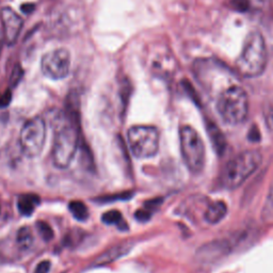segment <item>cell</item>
<instances>
[{
  "label": "cell",
  "mask_w": 273,
  "mask_h": 273,
  "mask_svg": "<svg viewBox=\"0 0 273 273\" xmlns=\"http://www.w3.org/2000/svg\"><path fill=\"white\" fill-rule=\"evenodd\" d=\"M57 119L53 161L57 168L66 169L78 149L79 115L74 108H70L66 113H59Z\"/></svg>",
  "instance_id": "1"
},
{
  "label": "cell",
  "mask_w": 273,
  "mask_h": 273,
  "mask_svg": "<svg viewBox=\"0 0 273 273\" xmlns=\"http://www.w3.org/2000/svg\"><path fill=\"white\" fill-rule=\"evenodd\" d=\"M262 162L261 153L257 150L244 151L230 159L220 174V185L228 190L240 187Z\"/></svg>",
  "instance_id": "2"
},
{
  "label": "cell",
  "mask_w": 273,
  "mask_h": 273,
  "mask_svg": "<svg viewBox=\"0 0 273 273\" xmlns=\"http://www.w3.org/2000/svg\"><path fill=\"white\" fill-rule=\"evenodd\" d=\"M266 43L259 32H252L246 38L242 53L237 60V68L244 77H257L266 70L267 65Z\"/></svg>",
  "instance_id": "3"
},
{
  "label": "cell",
  "mask_w": 273,
  "mask_h": 273,
  "mask_svg": "<svg viewBox=\"0 0 273 273\" xmlns=\"http://www.w3.org/2000/svg\"><path fill=\"white\" fill-rule=\"evenodd\" d=\"M217 111L227 125L243 123L249 114V97L239 85H232L220 94L217 100Z\"/></svg>",
  "instance_id": "4"
},
{
  "label": "cell",
  "mask_w": 273,
  "mask_h": 273,
  "mask_svg": "<svg viewBox=\"0 0 273 273\" xmlns=\"http://www.w3.org/2000/svg\"><path fill=\"white\" fill-rule=\"evenodd\" d=\"M179 144L186 167L193 174L202 172L205 166V147L199 132L189 125L179 129Z\"/></svg>",
  "instance_id": "5"
},
{
  "label": "cell",
  "mask_w": 273,
  "mask_h": 273,
  "mask_svg": "<svg viewBox=\"0 0 273 273\" xmlns=\"http://www.w3.org/2000/svg\"><path fill=\"white\" fill-rule=\"evenodd\" d=\"M128 143L135 158H152L159 150V131L154 126H133L128 130Z\"/></svg>",
  "instance_id": "6"
},
{
  "label": "cell",
  "mask_w": 273,
  "mask_h": 273,
  "mask_svg": "<svg viewBox=\"0 0 273 273\" xmlns=\"http://www.w3.org/2000/svg\"><path fill=\"white\" fill-rule=\"evenodd\" d=\"M46 140V125L42 117H33L25 123L21 131V147L28 158L38 157Z\"/></svg>",
  "instance_id": "7"
},
{
  "label": "cell",
  "mask_w": 273,
  "mask_h": 273,
  "mask_svg": "<svg viewBox=\"0 0 273 273\" xmlns=\"http://www.w3.org/2000/svg\"><path fill=\"white\" fill-rule=\"evenodd\" d=\"M70 67L71 55L64 48L49 51L42 58V72L48 78L55 80L65 78L70 72Z\"/></svg>",
  "instance_id": "8"
},
{
  "label": "cell",
  "mask_w": 273,
  "mask_h": 273,
  "mask_svg": "<svg viewBox=\"0 0 273 273\" xmlns=\"http://www.w3.org/2000/svg\"><path fill=\"white\" fill-rule=\"evenodd\" d=\"M0 19H2L4 27L5 40L9 45H12L19 38L21 30L23 28L22 17L13 11L11 8H4L0 12Z\"/></svg>",
  "instance_id": "9"
},
{
  "label": "cell",
  "mask_w": 273,
  "mask_h": 273,
  "mask_svg": "<svg viewBox=\"0 0 273 273\" xmlns=\"http://www.w3.org/2000/svg\"><path fill=\"white\" fill-rule=\"evenodd\" d=\"M232 246L233 243L230 242V240L219 239V240H213L202 245L196 255H198V258L201 261H215L217 259L223 258L225 255L229 254L232 251Z\"/></svg>",
  "instance_id": "10"
},
{
  "label": "cell",
  "mask_w": 273,
  "mask_h": 273,
  "mask_svg": "<svg viewBox=\"0 0 273 273\" xmlns=\"http://www.w3.org/2000/svg\"><path fill=\"white\" fill-rule=\"evenodd\" d=\"M131 247H132L131 242H122L111 246L109 250L98 256L95 261H94V266H105V264H108L118 258H121L130 251Z\"/></svg>",
  "instance_id": "11"
},
{
  "label": "cell",
  "mask_w": 273,
  "mask_h": 273,
  "mask_svg": "<svg viewBox=\"0 0 273 273\" xmlns=\"http://www.w3.org/2000/svg\"><path fill=\"white\" fill-rule=\"evenodd\" d=\"M227 213V206L224 202L215 201L205 209L204 219L208 224H217L223 220Z\"/></svg>",
  "instance_id": "12"
},
{
  "label": "cell",
  "mask_w": 273,
  "mask_h": 273,
  "mask_svg": "<svg viewBox=\"0 0 273 273\" xmlns=\"http://www.w3.org/2000/svg\"><path fill=\"white\" fill-rule=\"evenodd\" d=\"M206 129L208 132L209 139L211 141L212 148L215 149L216 153L219 156H223L226 151V145H227L224 134L222 133L220 128L212 122H207Z\"/></svg>",
  "instance_id": "13"
},
{
  "label": "cell",
  "mask_w": 273,
  "mask_h": 273,
  "mask_svg": "<svg viewBox=\"0 0 273 273\" xmlns=\"http://www.w3.org/2000/svg\"><path fill=\"white\" fill-rule=\"evenodd\" d=\"M40 204V198L36 194H23L17 202V208L23 216L29 217Z\"/></svg>",
  "instance_id": "14"
},
{
  "label": "cell",
  "mask_w": 273,
  "mask_h": 273,
  "mask_svg": "<svg viewBox=\"0 0 273 273\" xmlns=\"http://www.w3.org/2000/svg\"><path fill=\"white\" fill-rule=\"evenodd\" d=\"M102 222L108 225H116L121 229H127L126 222L123 220L122 213L118 210H110L105 212L101 217Z\"/></svg>",
  "instance_id": "15"
},
{
  "label": "cell",
  "mask_w": 273,
  "mask_h": 273,
  "mask_svg": "<svg viewBox=\"0 0 273 273\" xmlns=\"http://www.w3.org/2000/svg\"><path fill=\"white\" fill-rule=\"evenodd\" d=\"M68 209H70L71 213L76 220L87 221L89 218L88 207L81 201H72L68 204Z\"/></svg>",
  "instance_id": "16"
},
{
  "label": "cell",
  "mask_w": 273,
  "mask_h": 273,
  "mask_svg": "<svg viewBox=\"0 0 273 273\" xmlns=\"http://www.w3.org/2000/svg\"><path fill=\"white\" fill-rule=\"evenodd\" d=\"M17 244L21 246L22 250H29L33 244V236L28 226H23L17 232L16 236Z\"/></svg>",
  "instance_id": "17"
},
{
  "label": "cell",
  "mask_w": 273,
  "mask_h": 273,
  "mask_svg": "<svg viewBox=\"0 0 273 273\" xmlns=\"http://www.w3.org/2000/svg\"><path fill=\"white\" fill-rule=\"evenodd\" d=\"M37 228L39 230L42 239L44 241L48 242L54 238V230L46 223V222H44V221L37 222Z\"/></svg>",
  "instance_id": "18"
},
{
  "label": "cell",
  "mask_w": 273,
  "mask_h": 273,
  "mask_svg": "<svg viewBox=\"0 0 273 273\" xmlns=\"http://www.w3.org/2000/svg\"><path fill=\"white\" fill-rule=\"evenodd\" d=\"M263 219H267V220L273 219V181L270 186L266 204H264L263 206Z\"/></svg>",
  "instance_id": "19"
},
{
  "label": "cell",
  "mask_w": 273,
  "mask_h": 273,
  "mask_svg": "<svg viewBox=\"0 0 273 273\" xmlns=\"http://www.w3.org/2000/svg\"><path fill=\"white\" fill-rule=\"evenodd\" d=\"M263 118L268 129L273 132V100L268 102L263 111Z\"/></svg>",
  "instance_id": "20"
},
{
  "label": "cell",
  "mask_w": 273,
  "mask_h": 273,
  "mask_svg": "<svg viewBox=\"0 0 273 273\" xmlns=\"http://www.w3.org/2000/svg\"><path fill=\"white\" fill-rule=\"evenodd\" d=\"M23 76H24L23 68L20 65H16L13 68V72L11 74V78H10V85L12 88L17 87V84L21 82Z\"/></svg>",
  "instance_id": "21"
},
{
  "label": "cell",
  "mask_w": 273,
  "mask_h": 273,
  "mask_svg": "<svg viewBox=\"0 0 273 273\" xmlns=\"http://www.w3.org/2000/svg\"><path fill=\"white\" fill-rule=\"evenodd\" d=\"M132 196L131 192H124L122 194H117V195H112V196H104V198H99L97 199V202H114L115 200H119V201H124V200H128L130 199Z\"/></svg>",
  "instance_id": "22"
},
{
  "label": "cell",
  "mask_w": 273,
  "mask_h": 273,
  "mask_svg": "<svg viewBox=\"0 0 273 273\" xmlns=\"http://www.w3.org/2000/svg\"><path fill=\"white\" fill-rule=\"evenodd\" d=\"M230 5L234 10L238 12H245L250 8L249 0H230Z\"/></svg>",
  "instance_id": "23"
},
{
  "label": "cell",
  "mask_w": 273,
  "mask_h": 273,
  "mask_svg": "<svg viewBox=\"0 0 273 273\" xmlns=\"http://www.w3.org/2000/svg\"><path fill=\"white\" fill-rule=\"evenodd\" d=\"M11 100H12L11 90H7L0 94V108H6L7 106L10 105Z\"/></svg>",
  "instance_id": "24"
},
{
  "label": "cell",
  "mask_w": 273,
  "mask_h": 273,
  "mask_svg": "<svg viewBox=\"0 0 273 273\" xmlns=\"http://www.w3.org/2000/svg\"><path fill=\"white\" fill-rule=\"evenodd\" d=\"M151 217H152V212L145 208L139 209L134 212V218L140 222H147L151 219Z\"/></svg>",
  "instance_id": "25"
},
{
  "label": "cell",
  "mask_w": 273,
  "mask_h": 273,
  "mask_svg": "<svg viewBox=\"0 0 273 273\" xmlns=\"http://www.w3.org/2000/svg\"><path fill=\"white\" fill-rule=\"evenodd\" d=\"M50 267H51V263L49 260H43L38 264L34 273H49Z\"/></svg>",
  "instance_id": "26"
},
{
  "label": "cell",
  "mask_w": 273,
  "mask_h": 273,
  "mask_svg": "<svg viewBox=\"0 0 273 273\" xmlns=\"http://www.w3.org/2000/svg\"><path fill=\"white\" fill-rule=\"evenodd\" d=\"M249 139L252 141V142H258L259 139H260V133H259V130L257 129V127L256 126H253L251 128L250 130V133H249Z\"/></svg>",
  "instance_id": "27"
},
{
  "label": "cell",
  "mask_w": 273,
  "mask_h": 273,
  "mask_svg": "<svg viewBox=\"0 0 273 273\" xmlns=\"http://www.w3.org/2000/svg\"><path fill=\"white\" fill-rule=\"evenodd\" d=\"M21 10L26 14H29L34 10V5H32V4H24L21 7Z\"/></svg>",
  "instance_id": "28"
},
{
  "label": "cell",
  "mask_w": 273,
  "mask_h": 273,
  "mask_svg": "<svg viewBox=\"0 0 273 273\" xmlns=\"http://www.w3.org/2000/svg\"><path fill=\"white\" fill-rule=\"evenodd\" d=\"M4 40H5V36H4V31L0 30V48H2V45L4 43Z\"/></svg>",
  "instance_id": "29"
},
{
  "label": "cell",
  "mask_w": 273,
  "mask_h": 273,
  "mask_svg": "<svg viewBox=\"0 0 273 273\" xmlns=\"http://www.w3.org/2000/svg\"><path fill=\"white\" fill-rule=\"evenodd\" d=\"M0 211H2V206H0Z\"/></svg>",
  "instance_id": "30"
}]
</instances>
